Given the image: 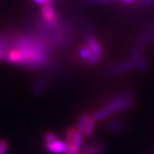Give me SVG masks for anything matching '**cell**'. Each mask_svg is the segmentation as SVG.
Instances as JSON below:
<instances>
[{"mask_svg": "<svg viewBox=\"0 0 154 154\" xmlns=\"http://www.w3.org/2000/svg\"><path fill=\"white\" fill-rule=\"evenodd\" d=\"M67 147V143L60 139H56L51 143L46 144V149L53 154H64Z\"/></svg>", "mask_w": 154, "mask_h": 154, "instance_id": "7", "label": "cell"}, {"mask_svg": "<svg viewBox=\"0 0 154 154\" xmlns=\"http://www.w3.org/2000/svg\"><path fill=\"white\" fill-rule=\"evenodd\" d=\"M95 127H96V121L92 116H90L88 119V122H87V124L85 125V128L83 132L84 136L87 137H91L95 131Z\"/></svg>", "mask_w": 154, "mask_h": 154, "instance_id": "10", "label": "cell"}, {"mask_svg": "<svg viewBox=\"0 0 154 154\" xmlns=\"http://www.w3.org/2000/svg\"><path fill=\"white\" fill-rule=\"evenodd\" d=\"M134 104L133 97L129 94H121L113 97L112 100L107 101L102 108L97 109L91 115L95 121H102L114 113L125 111L130 109Z\"/></svg>", "mask_w": 154, "mask_h": 154, "instance_id": "2", "label": "cell"}, {"mask_svg": "<svg viewBox=\"0 0 154 154\" xmlns=\"http://www.w3.org/2000/svg\"><path fill=\"white\" fill-rule=\"evenodd\" d=\"M105 146L102 143L94 142L85 146L80 152V154H103Z\"/></svg>", "mask_w": 154, "mask_h": 154, "instance_id": "9", "label": "cell"}, {"mask_svg": "<svg viewBox=\"0 0 154 154\" xmlns=\"http://www.w3.org/2000/svg\"><path fill=\"white\" fill-rule=\"evenodd\" d=\"M44 139H45L46 144H48V143H51L56 139H58V137L56 134H54L53 132H47L45 134V137H44Z\"/></svg>", "mask_w": 154, "mask_h": 154, "instance_id": "14", "label": "cell"}, {"mask_svg": "<svg viewBox=\"0 0 154 154\" xmlns=\"http://www.w3.org/2000/svg\"><path fill=\"white\" fill-rule=\"evenodd\" d=\"M79 56L83 59L88 61L89 59L91 58V51L89 49V48L87 46H83L81 47L80 50H79Z\"/></svg>", "mask_w": 154, "mask_h": 154, "instance_id": "13", "label": "cell"}, {"mask_svg": "<svg viewBox=\"0 0 154 154\" xmlns=\"http://www.w3.org/2000/svg\"><path fill=\"white\" fill-rule=\"evenodd\" d=\"M48 50L46 40L32 35H19L14 40V48L7 52L5 59L9 63L37 69L49 61Z\"/></svg>", "mask_w": 154, "mask_h": 154, "instance_id": "1", "label": "cell"}, {"mask_svg": "<svg viewBox=\"0 0 154 154\" xmlns=\"http://www.w3.org/2000/svg\"><path fill=\"white\" fill-rule=\"evenodd\" d=\"M8 148V143L6 140H0V154H5Z\"/></svg>", "mask_w": 154, "mask_h": 154, "instance_id": "16", "label": "cell"}, {"mask_svg": "<svg viewBox=\"0 0 154 154\" xmlns=\"http://www.w3.org/2000/svg\"><path fill=\"white\" fill-rule=\"evenodd\" d=\"M107 130L116 133V132H122L123 130L125 129V125L123 123L116 122V121H112V122H109L106 125Z\"/></svg>", "mask_w": 154, "mask_h": 154, "instance_id": "11", "label": "cell"}, {"mask_svg": "<svg viewBox=\"0 0 154 154\" xmlns=\"http://www.w3.org/2000/svg\"><path fill=\"white\" fill-rule=\"evenodd\" d=\"M66 143L81 150L84 142V134L74 126L69 127L65 132Z\"/></svg>", "mask_w": 154, "mask_h": 154, "instance_id": "5", "label": "cell"}, {"mask_svg": "<svg viewBox=\"0 0 154 154\" xmlns=\"http://www.w3.org/2000/svg\"><path fill=\"white\" fill-rule=\"evenodd\" d=\"M41 16L43 24L46 28L53 29L59 25V16L53 7L52 0H48L41 5Z\"/></svg>", "mask_w": 154, "mask_h": 154, "instance_id": "3", "label": "cell"}, {"mask_svg": "<svg viewBox=\"0 0 154 154\" xmlns=\"http://www.w3.org/2000/svg\"><path fill=\"white\" fill-rule=\"evenodd\" d=\"M85 42H86V46L89 48L91 51V58L89 60L87 61L90 65H95L97 63V61L100 60L101 54H102V48L98 40L92 35L88 34L85 35Z\"/></svg>", "mask_w": 154, "mask_h": 154, "instance_id": "4", "label": "cell"}, {"mask_svg": "<svg viewBox=\"0 0 154 154\" xmlns=\"http://www.w3.org/2000/svg\"><path fill=\"white\" fill-rule=\"evenodd\" d=\"M81 150H79L78 149H76L71 145L67 144V147H66V150L64 154H80Z\"/></svg>", "mask_w": 154, "mask_h": 154, "instance_id": "15", "label": "cell"}, {"mask_svg": "<svg viewBox=\"0 0 154 154\" xmlns=\"http://www.w3.org/2000/svg\"><path fill=\"white\" fill-rule=\"evenodd\" d=\"M34 1L36 3V4H39V5H42V4H44L45 2H47V1H48V0H34Z\"/></svg>", "mask_w": 154, "mask_h": 154, "instance_id": "17", "label": "cell"}, {"mask_svg": "<svg viewBox=\"0 0 154 154\" xmlns=\"http://www.w3.org/2000/svg\"><path fill=\"white\" fill-rule=\"evenodd\" d=\"M89 117H90V115L86 114V113H83V114H81V116L78 119V122H77L76 128L78 129L80 132H82V133H83L85 128V125H86L87 122H88Z\"/></svg>", "mask_w": 154, "mask_h": 154, "instance_id": "12", "label": "cell"}, {"mask_svg": "<svg viewBox=\"0 0 154 154\" xmlns=\"http://www.w3.org/2000/svg\"><path fill=\"white\" fill-rule=\"evenodd\" d=\"M122 1H124L125 3H133L135 0H122Z\"/></svg>", "mask_w": 154, "mask_h": 154, "instance_id": "18", "label": "cell"}, {"mask_svg": "<svg viewBox=\"0 0 154 154\" xmlns=\"http://www.w3.org/2000/svg\"><path fill=\"white\" fill-rule=\"evenodd\" d=\"M131 55H132V61L134 62L135 67L137 68L140 72H145L148 68V65L141 51L138 48H134L132 50Z\"/></svg>", "mask_w": 154, "mask_h": 154, "instance_id": "6", "label": "cell"}, {"mask_svg": "<svg viewBox=\"0 0 154 154\" xmlns=\"http://www.w3.org/2000/svg\"><path fill=\"white\" fill-rule=\"evenodd\" d=\"M135 68V64L132 60H125L120 62L119 64H116L115 66L111 69V73L112 75H119L125 73L129 71H132Z\"/></svg>", "mask_w": 154, "mask_h": 154, "instance_id": "8", "label": "cell"}]
</instances>
